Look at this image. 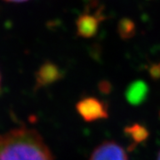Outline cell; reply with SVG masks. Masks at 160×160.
<instances>
[{
	"label": "cell",
	"mask_w": 160,
	"mask_h": 160,
	"mask_svg": "<svg viewBox=\"0 0 160 160\" xmlns=\"http://www.w3.org/2000/svg\"><path fill=\"white\" fill-rule=\"evenodd\" d=\"M78 109L83 118L86 120H95L106 116L105 109L97 100L88 98L78 103Z\"/></svg>",
	"instance_id": "cell-3"
},
{
	"label": "cell",
	"mask_w": 160,
	"mask_h": 160,
	"mask_svg": "<svg viewBox=\"0 0 160 160\" xmlns=\"http://www.w3.org/2000/svg\"><path fill=\"white\" fill-rule=\"evenodd\" d=\"M89 160H128V156L118 143L106 141L93 149Z\"/></svg>",
	"instance_id": "cell-2"
},
{
	"label": "cell",
	"mask_w": 160,
	"mask_h": 160,
	"mask_svg": "<svg viewBox=\"0 0 160 160\" xmlns=\"http://www.w3.org/2000/svg\"><path fill=\"white\" fill-rule=\"evenodd\" d=\"M157 160H160V150L158 152V158H157Z\"/></svg>",
	"instance_id": "cell-5"
},
{
	"label": "cell",
	"mask_w": 160,
	"mask_h": 160,
	"mask_svg": "<svg viewBox=\"0 0 160 160\" xmlns=\"http://www.w3.org/2000/svg\"><path fill=\"white\" fill-rule=\"evenodd\" d=\"M0 160H53L38 132L27 127L0 134Z\"/></svg>",
	"instance_id": "cell-1"
},
{
	"label": "cell",
	"mask_w": 160,
	"mask_h": 160,
	"mask_svg": "<svg viewBox=\"0 0 160 160\" xmlns=\"http://www.w3.org/2000/svg\"><path fill=\"white\" fill-rule=\"evenodd\" d=\"M7 2H11V3H22L25 1H28V0H5Z\"/></svg>",
	"instance_id": "cell-4"
}]
</instances>
